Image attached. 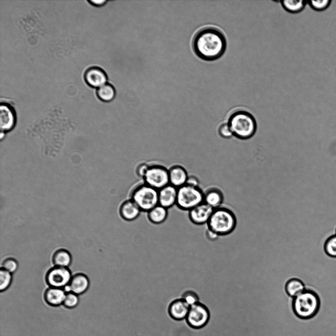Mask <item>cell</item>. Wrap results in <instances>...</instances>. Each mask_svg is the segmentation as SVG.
Masks as SVG:
<instances>
[{
    "label": "cell",
    "instance_id": "obj_19",
    "mask_svg": "<svg viewBox=\"0 0 336 336\" xmlns=\"http://www.w3.org/2000/svg\"><path fill=\"white\" fill-rule=\"evenodd\" d=\"M224 201L223 194L217 188H210L204 192V202L214 209L219 208Z\"/></svg>",
    "mask_w": 336,
    "mask_h": 336
},
{
    "label": "cell",
    "instance_id": "obj_28",
    "mask_svg": "<svg viewBox=\"0 0 336 336\" xmlns=\"http://www.w3.org/2000/svg\"><path fill=\"white\" fill-rule=\"evenodd\" d=\"M332 3L331 0H318L307 1L308 5L313 9L320 11L328 8Z\"/></svg>",
    "mask_w": 336,
    "mask_h": 336
},
{
    "label": "cell",
    "instance_id": "obj_32",
    "mask_svg": "<svg viewBox=\"0 0 336 336\" xmlns=\"http://www.w3.org/2000/svg\"><path fill=\"white\" fill-rule=\"evenodd\" d=\"M150 165L145 163H142L138 165L136 170V173L137 176L143 179L145 177Z\"/></svg>",
    "mask_w": 336,
    "mask_h": 336
},
{
    "label": "cell",
    "instance_id": "obj_20",
    "mask_svg": "<svg viewBox=\"0 0 336 336\" xmlns=\"http://www.w3.org/2000/svg\"><path fill=\"white\" fill-rule=\"evenodd\" d=\"M168 216V209L158 204L147 212L149 220L153 223L159 224L165 221Z\"/></svg>",
    "mask_w": 336,
    "mask_h": 336
},
{
    "label": "cell",
    "instance_id": "obj_11",
    "mask_svg": "<svg viewBox=\"0 0 336 336\" xmlns=\"http://www.w3.org/2000/svg\"><path fill=\"white\" fill-rule=\"evenodd\" d=\"M16 124L15 113L9 104L1 103L0 105V129L1 132L11 130Z\"/></svg>",
    "mask_w": 336,
    "mask_h": 336
},
{
    "label": "cell",
    "instance_id": "obj_10",
    "mask_svg": "<svg viewBox=\"0 0 336 336\" xmlns=\"http://www.w3.org/2000/svg\"><path fill=\"white\" fill-rule=\"evenodd\" d=\"M214 210L210 206L203 202L188 211V216L194 224L202 225L208 223Z\"/></svg>",
    "mask_w": 336,
    "mask_h": 336
},
{
    "label": "cell",
    "instance_id": "obj_25",
    "mask_svg": "<svg viewBox=\"0 0 336 336\" xmlns=\"http://www.w3.org/2000/svg\"><path fill=\"white\" fill-rule=\"evenodd\" d=\"M324 249L328 256L336 258V234L328 238L325 242Z\"/></svg>",
    "mask_w": 336,
    "mask_h": 336
},
{
    "label": "cell",
    "instance_id": "obj_9",
    "mask_svg": "<svg viewBox=\"0 0 336 336\" xmlns=\"http://www.w3.org/2000/svg\"><path fill=\"white\" fill-rule=\"evenodd\" d=\"M72 276L68 268L55 266L47 271L45 280L50 287L64 289L68 285Z\"/></svg>",
    "mask_w": 336,
    "mask_h": 336
},
{
    "label": "cell",
    "instance_id": "obj_5",
    "mask_svg": "<svg viewBox=\"0 0 336 336\" xmlns=\"http://www.w3.org/2000/svg\"><path fill=\"white\" fill-rule=\"evenodd\" d=\"M130 199L142 212L147 213L158 204V190L144 183L134 187Z\"/></svg>",
    "mask_w": 336,
    "mask_h": 336
},
{
    "label": "cell",
    "instance_id": "obj_34",
    "mask_svg": "<svg viewBox=\"0 0 336 336\" xmlns=\"http://www.w3.org/2000/svg\"><path fill=\"white\" fill-rule=\"evenodd\" d=\"M88 1L91 3L92 4H93L95 6H101L103 4H104L106 2H107V0H88Z\"/></svg>",
    "mask_w": 336,
    "mask_h": 336
},
{
    "label": "cell",
    "instance_id": "obj_2",
    "mask_svg": "<svg viewBox=\"0 0 336 336\" xmlns=\"http://www.w3.org/2000/svg\"><path fill=\"white\" fill-rule=\"evenodd\" d=\"M227 122L233 136L241 140L251 138L257 129L256 120L249 112L239 109L232 112L228 118Z\"/></svg>",
    "mask_w": 336,
    "mask_h": 336
},
{
    "label": "cell",
    "instance_id": "obj_18",
    "mask_svg": "<svg viewBox=\"0 0 336 336\" xmlns=\"http://www.w3.org/2000/svg\"><path fill=\"white\" fill-rule=\"evenodd\" d=\"M66 292L63 288L50 287L44 293L46 303L52 306H58L63 304Z\"/></svg>",
    "mask_w": 336,
    "mask_h": 336
},
{
    "label": "cell",
    "instance_id": "obj_12",
    "mask_svg": "<svg viewBox=\"0 0 336 336\" xmlns=\"http://www.w3.org/2000/svg\"><path fill=\"white\" fill-rule=\"evenodd\" d=\"M87 84L93 88H99L107 83V76L105 72L97 66L88 68L84 74Z\"/></svg>",
    "mask_w": 336,
    "mask_h": 336
},
{
    "label": "cell",
    "instance_id": "obj_8",
    "mask_svg": "<svg viewBox=\"0 0 336 336\" xmlns=\"http://www.w3.org/2000/svg\"><path fill=\"white\" fill-rule=\"evenodd\" d=\"M209 318L210 313L208 308L199 302L190 306L185 320L191 328L200 330L206 325Z\"/></svg>",
    "mask_w": 336,
    "mask_h": 336
},
{
    "label": "cell",
    "instance_id": "obj_22",
    "mask_svg": "<svg viewBox=\"0 0 336 336\" xmlns=\"http://www.w3.org/2000/svg\"><path fill=\"white\" fill-rule=\"evenodd\" d=\"M285 289L287 293L294 298L303 292L306 289V287L300 279L293 278L287 282Z\"/></svg>",
    "mask_w": 336,
    "mask_h": 336
},
{
    "label": "cell",
    "instance_id": "obj_30",
    "mask_svg": "<svg viewBox=\"0 0 336 336\" xmlns=\"http://www.w3.org/2000/svg\"><path fill=\"white\" fill-rule=\"evenodd\" d=\"M18 266V263L16 259L13 258H7L3 260L1 268L13 274L17 271Z\"/></svg>",
    "mask_w": 336,
    "mask_h": 336
},
{
    "label": "cell",
    "instance_id": "obj_6",
    "mask_svg": "<svg viewBox=\"0 0 336 336\" xmlns=\"http://www.w3.org/2000/svg\"><path fill=\"white\" fill-rule=\"evenodd\" d=\"M204 202V192L199 187L184 184L178 188L176 205L183 210L189 211Z\"/></svg>",
    "mask_w": 336,
    "mask_h": 336
},
{
    "label": "cell",
    "instance_id": "obj_13",
    "mask_svg": "<svg viewBox=\"0 0 336 336\" xmlns=\"http://www.w3.org/2000/svg\"><path fill=\"white\" fill-rule=\"evenodd\" d=\"M89 286L88 277L84 274L77 273L72 276L68 285L64 289L66 292H71L79 295L84 293Z\"/></svg>",
    "mask_w": 336,
    "mask_h": 336
},
{
    "label": "cell",
    "instance_id": "obj_4",
    "mask_svg": "<svg viewBox=\"0 0 336 336\" xmlns=\"http://www.w3.org/2000/svg\"><path fill=\"white\" fill-rule=\"evenodd\" d=\"M235 224L234 214L224 207L214 209L207 223L209 228L218 235L229 233L234 229Z\"/></svg>",
    "mask_w": 336,
    "mask_h": 336
},
{
    "label": "cell",
    "instance_id": "obj_21",
    "mask_svg": "<svg viewBox=\"0 0 336 336\" xmlns=\"http://www.w3.org/2000/svg\"><path fill=\"white\" fill-rule=\"evenodd\" d=\"M52 261L55 266L68 268L72 262V256L68 250L59 249L54 252Z\"/></svg>",
    "mask_w": 336,
    "mask_h": 336
},
{
    "label": "cell",
    "instance_id": "obj_27",
    "mask_svg": "<svg viewBox=\"0 0 336 336\" xmlns=\"http://www.w3.org/2000/svg\"><path fill=\"white\" fill-rule=\"evenodd\" d=\"M79 302L78 295L71 292H66L62 305L67 308H73Z\"/></svg>",
    "mask_w": 336,
    "mask_h": 336
},
{
    "label": "cell",
    "instance_id": "obj_23",
    "mask_svg": "<svg viewBox=\"0 0 336 336\" xmlns=\"http://www.w3.org/2000/svg\"><path fill=\"white\" fill-rule=\"evenodd\" d=\"M96 94L98 98L101 101L110 102L115 98L116 91L111 84L106 83L97 88Z\"/></svg>",
    "mask_w": 336,
    "mask_h": 336
},
{
    "label": "cell",
    "instance_id": "obj_31",
    "mask_svg": "<svg viewBox=\"0 0 336 336\" xmlns=\"http://www.w3.org/2000/svg\"><path fill=\"white\" fill-rule=\"evenodd\" d=\"M217 132L221 138L224 139H229L234 136L227 122H223L219 125Z\"/></svg>",
    "mask_w": 336,
    "mask_h": 336
},
{
    "label": "cell",
    "instance_id": "obj_33",
    "mask_svg": "<svg viewBox=\"0 0 336 336\" xmlns=\"http://www.w3.org/2000/svg\"><path fill=\"white\" fill-rule=\"evenodd\" d=\"M186 184L193 186L199 187V180L196 176H188Z\"/></svg>",
    "mask_w": 336,
    "mask_h": 336
},
{
    "label": "cell",
    "instance_id": "obj_35",
    "mask_svg": "<svg viewBox=\"0 0 336 336\" xmlns=\"http://www.w3.org/2000/svg\"></svg>",
    "mask_w": 336,
    "mask_h": 336
},
{
    "label": "cell",
    "instance_id": "obj_1",
    "mask_svg": "<svg viewBox=\"0 0 336 336\" xmlns=\"http://www.w3.org/2000/svg\"><path fill=\"white\" fill-rule=\"evenodd\" d=\"M192 49L200 59L214 61L223 56L227 40L223 32L215 27H207L198 31L192 40Z\"/></svg>",
    "mask_w": 336,
    "mask_h": 336
},
{
    "label": "cell",
    "instance_id": "obj_15",
    "mask_svg": "<svg viewBox=\"0 0 336 336\" xmlns=\"http://www.w3.org/2000/svg\"><path fill=\"white\" fill-rule=\"evenodd\" d=\"M190 306L182 298L177 299L171 302L168 308L169 316L174 320L185 319Z\"/></svg>",
    "mask_w": 336,
    "mask_h": 336
},
{
    "label": "cell",
    "instance_id": "obj_29",
    "mask_svg": "<svg viewBox=\"0 0 336 336\" xmlns=\"http://www.w3.org/2000/svg\"><path fill=\"white\" fill-rule=\"evenodd\" d=\"M190 306L200 302V297L197 292L189 290L183 293L181 297Z\"/></svg>",
    "mask_w": 336,
    "mask_h": 336
},
{
    "label": "cell",
    "instance_id": "obj_14",
    "mask_svg": "<svg viewBox=\"0 0 336 336\" xmlns=\"http://www.w3.org/2000/svg\"><path fill=\"white\" fill-rule=\"evenodd\" d=\"M178 188L169 184L158 190V204L168 209L176 205Z\"/></svg>",
    "mask_w": 336,
    "mask_h": 336
},
{
    "label": "cell",
    "instance_id": "obj_3",
    "mask_svg": "<svg viewBox=\"0 0 336 336\" xmlns=\"http://www.w3.org/2000/svg\"><path fill=\"white\" fill-rule=\"evenodd\" d=\"M321 299L312 289H306L294 298L293 308L300 317L307 318L313 316L318 311Z\"/></svg>",
    "mask_w": 336,
    "mask_h": 336
},
{
    "label": "cell",
    "instance_id": "obj_7",
    "mask_svg": "<svg viewBox=\"0 0 336 336\" xmlns=\"http://www.w3.org/2000/svg\"><path fill=\"white\" fill-rule=\"evenodd\" d=\"M143 180L145 183L159 190L170 184L168 169L160 165H150Z\"/></svg>",
    "mask_w": 336,
    "mask_h": 336
},
{
    "label": "cell",
    "instance_id": "obj_17",
    "mask_svg": "<svg viewBox=\"0 0 336 336\" xmlns=\"http://www.w3.org/2000/svg\"><path fill=\"white\" fill-rule=\"evenodd\" d=\"M141 210L137 205L131 199L123 202L119 209L122 218L126 221H133L139 216Z\"/></svg>",
    "mask_w": 336,
    "mask_h": 336
},
{
    "label": "cell",
    "instance_id": "obj_26",
    "mask_svg": "<svg viewBox=\"0 0 336 336\" xmlns=\"http://www.w3.org/2000/svg\"><path fill=\"white\" fill-rule=\"evenodd\" d=\"M12 281V274L1 268L0 270V290H6L10 286Z\"/></svg>",
    "mask_w": 336,
    "mask_h": 336
},
{
    "label": "cell",
    "instance_id": "obj_16",
    "mask_svg": "<svg viewBox=\"0 0 336 336\" xmlns=\"http://www.w3.org/2000/svg\"><path fill=\"white\" fill-rule=\"evenodd\" d=\"M168 172L170 184L177 188L186 184L189 175L183 167L175 165L168 169Z\"/></svg>",
    "mask_w": 336,
    "mask_h": 336
},
{
    "label": "cell",
    "instance_id": "obj_24",
    "mask_svg": "<svg viewBox=\"0 0 336 336\" xmlns=\"http://www.w3.org/2000/svg\"><path fill=\"white\" fill-rule=\"evenodd\" d=\"M281 5L286 11L291 13H297L302 11L307 4V1L303 0H281Z\"/></svg>",
    "mask_w": 336,
    "mask_h": 336
}]
</instances>
